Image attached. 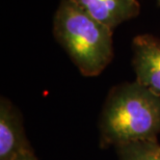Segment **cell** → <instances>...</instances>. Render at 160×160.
Listing matches in <instances>:
<instances>
[{
  "label": "cell",
  "instance_id": "52a82bcc",
  "mask_svg": "<svg viewBox=\"0 0 160 160\" xmlns=\"http://www.w3.org/2000/svg\"><path fill=\"white\" fill-rule=\"evenodd\" d=\"M15 160H39V158L36 156L34 152H31V153H26V154L20 155Z\"/></svg>",
  "mask_w": 160,
  "mask_h": 160
},
{
  "label": "cell",
  "instance_id": "ba28073f",
  "mask_svg": "<svg viewBox=\"0 0 160 160\" xmlns=\"http://www.w3.org/2000/svg\"><path fill=\"white\" fill-rule=\"evenodd\" d=\"M157 3H158V5L160 6V0H157Z\"/></svg>",
  "mask_w": 160,
  "mask_h": 160
},
{
  "label": "cell",
  "instance_id": "7a4b0ae2",
  "mask_svg": "<svg viewBox=\"0 0 160 160\" xmlns=\"http://www.w3.org/2000/svg\"><path fill=\"white\" fill-rule=\"evenodd\" d=\"M53 34L85 77H96L113 58V30L98 22L73 0H60Z\"/></svg>",
  "mask_w": 160,
  "mask_h": 160
},
{
  "label": "cell",
  "instance_id": "5b68a950",
  "mask_svg": "<svg viewBox=\"0 0 160 160\" xmlns=\"http://www.w3.org/2000/svg\"><path fill=\"white\" fill-rule=\"evenodd\" d=\"M76 4L105 26L114 29L140 12L137 0H73Z\"/></svg>",
  "mask_w": 160,
  "mask_h": 160
},
{
  "label": "cell",
  "instance_id": "8992f818",
  "mask_svg": "<svg viewBox=\"0 0 160 160\" xmlns=\"http://www.w3.org/2000/svg\"><path fill=\"white\" fill-rule=\"evenodd\" d=\"M119 160H160V143L155 140H142L117 148Z\"/></svg>",
  "mask_w": 160,
  "mask_h": 160
},
{
  "label": "cell",
  "instance_id": "3957f363",
  "mask_svg": "<svg viewBox=\"0 0 160 160\" xmlns=\"http://www.w3.org/2000/svg\"><path fill=\"white\" fill-rule=\"evenodd\" d=\"M33 152L25 133L21 113L8 99L0 101V160H15Z\"/></svg>",
  "mask_w": 160,
  "mask_h": 160
},
{
  "label": "cell",
  "instance_id": "6da1fadb",
  "mask_svg": "<svg viewBox=\"0 0 160 160\" xmlns=\"http://www.w3.org/2000/svg\"><path fill=\"white\" fill-rule=\"evenodd\" d=\"M99 130L102 148L157 139L160 97L136 80L113 86L103 105Z\"/></svg>",
  "mask_w": 160,
  "mask_h": 160
},
{
  "label": "cell",
  "instance_id": "277c9868",
  "mask_svg": "<svg viewBox=\"0 0 160 160\" xmlns=\"http://www.w3.org/2000/svg\"><path fill=\"white\" fill-rule=\"evenodd\" d=\"M132 48L136 81L160 97V40L140 34L134 38Z\"/></svg>",
  "mask_w": 160,
  "mask_h": 160
}]
</instances>
